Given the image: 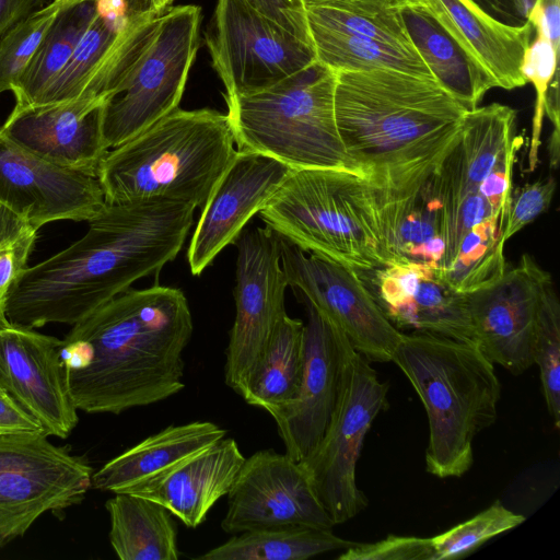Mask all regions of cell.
I'll return each mask as SVG.
<instances>
[{
    "label": "cell",
    "mask_w": 560,
    "mask_h": 560,
    "mask_svg": "<svg viewBox=\"0 0 560 560\" xmlns=\"http://www.w3.org/2000/svg\"><path fill=\"white\" fill-rule=\"evenodd\" d=\"M195 209L174 199L106 202L80 240L23 270L7 300L8 323L73 326L137 280L158 276L180 252Z\"/></svg>",
    "instance_id": "1"
},
{
    "label": "cell",
    "mask_w": 560,
    "mask_h": 560,
    "mask_svg": "<svg viewBox=\"0 0 560 560\" xmlns=\"http://www.w3.org/2000/svg\"><path fill=\"white\" fill-rule=\"evenodd\" d=\"M191 335L182 290L153 285L118 294L61 340L72 404L89 413L119 415L179 393Z\"/></svg>",
    "instance_id": "2"
},
{
    "label": "cell",
    "mask_w": 560,
    "mask_h": 560,
    "mask_svg": "<svg viewBox=\"0 0 560 560\" xmlns=\"http://www.w3.org/2000/svg\"><path fill=\"white\" fill-rule=\"evenodd\" d=\"M335 118L358 171L386 196L418 189L459 139L468 109L434 79L335 71Z\"/></svg>",
    "instance_id": "3"
},
{
    "label": "cell",
    "mask_w": 560,
    "mask_h": 560,
    "mask_svg": "<svg viewBox=\"0 0 560 560\" xmlns=\"http://www.w3.org/2000/svg\"><path fill=\"white\" fill-rule=\"evenodd\" d=\"M392 362L421 399L429 423L427 471L460 477L474 463L477 434L498 416L500 382L476 343L415 331L404 334Z\"/></svg>",
    "instance_id": "4"
},
{
    "label": "cell",
    "mask_w": 560,
    "mask_h": 560,
    "mask_svg": "<svg viewBox=\"0 0 560 560\" xmlns=\"http://www.w3.org/2000/svg\"><path fill=\"white\" fill-rule=\"evenodd\" d=\"M236 152L228 115L177 108L110 149L96 177L108 203L174 199L202 208Z\"/></svg>",
    "instance_id": "5"
},
{
    "label": "cell",
    "mask_w": 560,
    "mask_h": 560,
    "mask_svg": "<svg viewBox=\"0 0 560 560\" xmlns=\"http://www.w3.org/2000/svg\"><path fill=\"white\" fill-rule=\"evenodd\" d=\"M258 214L298 248L359 273L389 265L380 191L359 173L292 170Z\"/></svg>",
    "instance_id": "6"
},
{
    "label": "cell",
    "mask_w": 560,
    "mask_h": 560,
    "mask_svg": "<svg viewBox=\"0 0 560 560\" xmlns=\"http://www.w3.org/2000/svg\"><path fill=\"white\" fill-rule=\"evenodd\" d=\"M334 93L335 71L315 60L271 86L225 98L237 149L270 156L292 170L361 174L340 139Z\"/></svg>",
    "instance_id": "7"
},
{
    "label": "cell",
    "mask_w": 560,
    "mask_h": 560,
    "mask_svg": "<svg viewBox=\"0 0 560 560\" xmlns=\"http://www.w3.org/2000/svg\"><path fill=\"white\" fill-rule=\"evenodd\" d=\"M340 378L336 405L317 446L299 463L335 525L368 504L357 485V464L373 421L387 405L388 386L339 329Z\"/></svg>",
    "instance_id": "8"
},
{
    "label": "cell",
    "mask_w": 560,
    "mask_h": 560,
    "mask_svg": "<svg viewBox=\"0 0 560 560\" xmlns=\"http://www.w3.org/2000/svg\"><path fill=\"white\" fill-rule=\"evenodd\" d=\"M200 8L165 11L127 72L117 94L102 112L107 149L135 138L178 108L198 49Z\"/></svg>",
    "instance_id": "9"
},
{
    "label": "cell",
    "mask_w": 560,
    "mask_h": 560,
    "mask_svg": "<svg viewBox=\"0 0 560 560\" xmlns=\"http://www.w3.org/2000/svg\"><path fill=\"white\" fill-rule=\"evenodd\" d=\"M92 467L44 432L0 435V548L23 536L46 512L79 504Z\"/></svg>",
    "instance_id": "10"
},
{
    "label": "cell",
    "mask_w": 560,
    "mask_h": 560,
    "mask_svg": "<svg viewBox=\"0 0 560 560\" xmlns=\"http://www.w3.org/2000/svg\"><path fill=\"white\" fill-rule=\"evenodd\" d=\"M225 98L271 86L316 60L311 43L266 19L244 0H218L207 37Z\"/></svg>",
    "instance_id": "11"
},
{
    "label": "cell",
    "mask_w": 560,
    "mask_h": 560,
    "mask_svg": "<svg viewBox=\"0 0 560 560\" xmlns=\"http://www.w3.org/2000/svg\"><path fill=\"white\" fill-rule=\"evenodd\" d=\"M233 244L237 248L236 314L226 348L224 382L240 395L287 314L288 281L281 266L280 236L270 228L243 230Z\"/></svg>",
    "instance_id": "12"
},
{
    "label": "cell",
    "mask_w": 560,
    "mask_h": 560,
    "mask_svg": "<svg viewBox=\"0 0 560 560\" xmlns=\"http://www.w3.org/2000/svg\"><path fill=\"white\" fill-rule=\"evenodd\" d=\"M288 285L299 290L370 362H390L404 332L386 317L360 273L280 237Z\"/></svg>",
    "instance_id": "13"
},
{
    "label": "cell",
    "mask_w": 560,
    "mask_h": 560,
    "mask_svg": "<svg viewBox=\"0 0 560 560\" xmlns=\"http://www.w3.org/2000/svg\"><path fill=\"white\" fill-rule=\"evenodd\" d=\"M226 495L228 510L221 527L229 534L335 526L304 468L285 453L261 450L245 457Z\"/></svg>",
    "instance_id": "14"
},
{
    "label": "cell",
    "mask_w": 560,
    "mask_h": 560,
    "mask_svg": "<svg viewBox=\"0 0 560 560\" xmlns=\"http://www.w3.org/2000/svg\"><path fill=\"white\" fill-rule=\"evenodd\" d=\"M516 112L492 103L467 112L458 141L434 173L441 200L481 197L506 220L521 139Z\"/></svg>",
    "instance_id": "15"
},
{
    "label": "cell",
    "mask_w": 560,
    "mask_h": 560,
    "mask_svg": "<svg viewBox=\"0 0 560 560\" xmlns=\"http://www.w3.org/2000/svg\"><path fill=\"white\" fill-rule=\"evenodd\" d=\"M551 276L525 254L493 284L467 295L475 343L493 364L521 374L534 364L541 293Z\"/></svg>",
    "instance_id": "16"
},
{
    "label": "cell",
    "mask_w": 560,
    "mask_h": 560,
    "mask_svg": "<svg viewBox=\"0 0 560 560\" xmlns=\"http://www.w3.org/2000/svg\"><path fill=\"white\" fill-rule=\"evenodd\" d=\"M106 200L97 177L37 158L0 137V205L40 229L90 221Z\"/></svg>",
    "instance_id": "17"
},
{
    "label": "cell",
    "mask_w": 560,
    "mask_h": 560,
    "mask_svg": "<svg viewBox=\"0 0 560 560\" xmlns=\"http://www.w3.org/2000/svg\"><path fill=\"white\" fill-rule=\"evenodd\" d=\"M62 341L35 329L0 327V387L42 427L67 438L78 423L70 398Z\"/></svg>",
    "instance_id": "18"
},
{
    "label": "cell",
    "mask_w": 560,
    "mask_h": 560,
    "mask_svg": "<svg viewBox=\"0 0 560 560\" xmlns=\"http://www.w3.org/2000/svg\"><path fill=\"white\" fill-rule=\"evenodd\" d=\"M291 172L276 159L237 149L202 206L190 238L187 260L192 275L199 276L223 248L234 243Z\"/></svg>",
    "instance_id": "19"
},
{
    "label": "cell",
    "mask_w": 560,
    "mask_h": 560,
    "mask_svg": "<svg viewBox=\"0 0 560 560\" xmlns=\"http://www.w3.org/2000/svg\"><path fill=\"white\" fill-rule=\"evenodd\" d=\"M105 104L79 94L60 103L13 108L0 126V137L37 158L96 177L109 151L102 130Z\"/></svg>",
    "instance_id": "20"
},
{
    "label": "cell",
    "mask_w": 560,
    "mask_h": 560,
    "mask_svg": "<svg viewBox=\"0 0 560 560\" xmlns=\"http://www.w3.org/2000/svg\"><path fill=\"white\" fill-rule=\"evenodd\" d=\"M304 363L295 396L268 411L276 422L285 454L295 462L306 457L322 440L339 389V328L305 302Z\"/></svg>",
    "instance_id": "21"
},
{
    "label": "cell",
    "mask_w": 560,
    "mask_h": 560,
    "mask_svg": "<svg viewBox=\"0 0 560 560\" xmlns=\"http://www.w3.org/2000/svg\"><path fill=\"white\" fill-rule=\"evenodd\" d=\"M373 272L372 294L396 328L475 343L467 295L452 288L436 270L394 264Z\"/></svg>",
    "instance_id": "22"
},
{
    "label": "cell",
    "mask_w": 560,
    "mask_h": 560,
    "mask_svg": "<svg viewBox=\"0 0 560 560\" xmlns=\"http://www.w3.org/2000/svg\"><path fill=\"white\" fill-rule=\"evenodd\" d=\"M244 460L237 442L224 436L128 493L162 505L186 527L196 528L229 493Z\"/></svg>",
    "instance_id": "23"
},
{
    "label": "cell",
    "mask_w": 560,
    "mask_h": 560,
    "mask_svg": "<svg viewBox=\"0 0 560 560\" xmlns=\"http://www.w3.org/2000/svg\"><path fill=\"white\" fill-rule=\"evenodd\" d=\"M450 34L486 70L495 88L514 90L526 81L523 55L534 33L529 22L510 25L474 0H425Z\"/></svg>",
    "instance_id": "24"
},
{
    "label": "cell",
    "mask_w": 560,
    "mask_h": 560,
    "mask_svg": "<svg viewBox=\"0 0 560 560\" xmlns=\"http://www.w3.org/2000/svg\"><path fill=\"white\" fill-rule=\"evenodd\" d=\"M412 46L433 79L468 110L495 88L486 70L436 19L425 0H397Z\"/></svg>",
    "instance_id": "25"
},
{
    "label": "cell",
    "mask_w": 560,
    "mask_h": 560,
    "mask_svg": "<svg viewBox=\"0 0 560 560\" xmlns=\"http://www.w3.org/2000/svg\"><path fill=\"white\" fill-rule=\"evenodd\" d=\"M225 435L226 431L211 421L168 425L104 464L93 472L92 487L112 493H128L209 448Z\"/></svg>",
    "instance_id": "26"
},
{
    "label": "cell",
    "mask_w": 560,
    "mask_h": 560,
    "mask_svg": "<svg viewBox=\"0 0 560 560\" xmlns=\"http://www.w3.org/2000/svg\"><path fill=\"white\" fill-rule=\"evenodd\" d=\"M380 200L389 265H420L439 272L445 258V236L434 174L405 196L392 197L380 191Z\"/></svg>",
    "instance_id": "27"
},
{
    "label": "cell",
    "mask_w": 560,
    "mask_h": 560,
    "mask_svg": "<svg viewBox=\"0 0 560 560\" xmlns=\"http://www.w3.org/2000/svg\"><path fill=\"white\" fill-rule=\"evenodd\" d=\"M106 501L109 542L120 560H177V526L162 505L131 494L114 493Z\"/></svg>",
    "instance_id": "28"
},
{
    "label": "cell",
    "mask_w": 560,
    "mask_h": 560,
    "mask_svg": "<svg viewBox=\"0 0 560 560\" xmlns=\"http://www.w3.org/2000/svg\"><path fill=\"white\" fill-rule=\"evenodd\" d=\"M304 326L288 314L281 317L240 394L248 405L268 412L295 396L303 372Z\"/></svg>",
    "instance_id": "29"
},
{
    "label": "cell",
    "mask_w": 560,
    "mask_h": 560,
    "mask_svg": "<svg viewBox=\"0 0 560 560\" xmlns=\"http://www.w3.org/2000/svg\"><path fill=\"white\" fill-rule=\"evenodd\" d=\"M354 544L328 528L290 526L234 534L225 542L196 559L306 560L322 553L345 550Z\"/></svg>",
    "instance_id": "30"
},
{
    "label": "cell",
    "mask_w": 560,
    "mask_h": 560,
    "mask_svg": "<svg viewBox=\"0 0 560 560\" xmlns=\"http://www.w3.org/2000/svg\"><path fill=\"white\" fill-rule=\"evenodd\" d=\"M100 0H75L55 19L12 91L13 108L35 105L62 70L98 11Z\"/></svg>",
    "instance_id": "31"
},
{
    "label": "cell",
    "mask_w": 560,
    "mask_h": 560,
    "mask_svg": "<svg viewBox=\"0 0 560 560\" xmlns=\"http://www.w3.org/2000/svg\"><path fill=\"white\" fill-rule=\"evenodd\" d=\"M305 14L307 25L352 34L417 54L398 11L397 0H311L305 1Z\"/></svg>",
    "instance_id": "32"
},
{
    "label": "cell",
    "mask_w": 560,
    "mask_h": 560,
    "mask_svg": "<svg viewBox=\"0 0 560 560\" xmlns=\"http://www.w3.org/2000/svg\"><path fill=\"white\" fill-rule=\"evenodd\" d=\"M307 28L316 60L332 71L393 69L433 79L417 54L317 25Z\"/></svg>",
    "instance_id": "33"
},
{
    "label": "cell",
    "mask_w": 560,
    "mask_h": 560,
    "mask_svg": "<svg viewBox=\"0 0 560 560\" xmlns=\"http://www.w3.org/2000/svg\"><path fill=\"white\" fill-rule=\"evenodd\" d=\"M505 224L489 219L469 231L453 258L439 275L456 291L469 294L497 282L508 270L504 257Z\"/></svg>",
    "instance_id": "34"
},
{
    "label": "cell",
    "mask_w": 560,
    "mask_h": 560,
    "mask_svg": "<svg viewBox=\"0 0 560 560\" xmlns=\"http://www.w3.org/2000/svg\"><path fill=\"white\" fill-rule=\"evenodd\" d=\"M125 22L124 16L114 15L100 1L97 13L85 30L70 59L35 105L75 98L81 93L91 71L116 40Z\"/></svg>",
    "instance_id": "35"
},
{
    "label": "cell",
    "mask_w": 560,
    "mask_h": 560,
    "mask_svg": "<svg viewBox=\"0 0 560 560\" xmlns=\"http://www.w3.org/2000/svg\"><path fill=\"white\" fill-rule=\"evenodd\" d=\"M548 412L560 427V305L552 280L545 287L538 306L533 347Z\"/></svg>",
    "instance_id": "36"
},
{
    "label": "cell",
    "mask_w": 560,
    "mask_h": 560,
    "mask_svg": "<svg viewBox=\"0 0 560 560\" xmlns=\"http://www.w3.org/2000/svg\"><path fill=\"white\" fill-rule=\"evenodd\" d=\"M73 1H50L0 38V94L14 90L58 13Z\"/></svg>",
    "instance_id": "37"
},
{
    "label": "cell",
    "mask_w": 560,
    "mask_h": 560,
    "mask_svg": "<svg viewBox=\"0 0 560 560\" xmlns=\"http://www.w3.org/2000/svg\"><path fill=\"white\" fill-rule=\"evenodd\" d=\"M526 517L505 508L499 500L471 518L432 537L433 560H451L472 552L489 539L518 525Z\"/></svg>",
    "instance_id": "38"
},
{
    "label": "cell",
    "mask_w": 560,
    "mask_h": 560,
    "mask_svg": "<svg viewBox=\"0 0 560 560\" xmlns=\"http://www.w3.org/2000/svg\"><path fill=\"white\" fill-rule=\"evenodd\" d=\"M38 230L0 205V327L10 325L5 317L7 300L27 267Z\"/></svg>",
    "instance_id": "39"
},
{
    "label": "cell",
    "mask_w": 560,
    "mask_h": 560,
    "mask_svg": "<svg viewBox=\"0 0 560 560\" xmlns=\"http://www.w3.org/2000/svg\"><path fill=\"white\" fill-rule=\"evenodd\" d=\"M559 48L539 35H536L527 46L522 63L521 73L526 83H532L536 92L532 135L528 149V171L536 170L539 163V147L542 119L545 116V102L548 89L558 75Z\"/></svg>",
    "instance_id": "40"
},
{
    "label": "cell",
    "mask_w": 560,
    "mask_h": 560,
    "mask_svg": "<svg viewBox=\"0 0 560 560\" xmlns=\"http://www.w3.org/2000/svg\"><path fill=\"white\" fill-rule=\"evenodd\" d=\"M340 560H433L431 538L389 535L376 542H355L342 550Z\"/></svg>",
    "instance_id": "41"
},
{
    "label": "cell",
    "mask_w": 560,
    "mask_h": 560,
    "mask_svg": "<svg viewBox=\"0 0 560 560\" xmlns=\"http://www.w3.org/2000/svg\"><path fill=\"white\" fill-rule=\"evenodd\" d=\"M555 190L556 180L548 177L526 184L512 195L503 232L505 243L549 208Z\"/></svg>",
    "instance_id": "42"
},
{
    "label": "cell",
    "mask_w": 560,
    "mask_h": 560,
    "mask_svg": "<svg viewBox=\"0 0 560 560\" xmlns=\"http://www.w3.org/2000/svg\"><path fill=\"white\" fill-rule=\"evenodd\" d=\"M255 11L290 32L302 40L311 43L304 0H244ZM312 44V43H311Z\"/></svg>",
    "instance_id": "43"
},
{
    "label": "cell",
    "mask_w": 560,
    "mask_h": 560,
    "mask_svg": "<svg viewBox=\"0 0 560 560\" xmlns=\"http://www.w3.org/2000/svg\"><path fill=\"white\" fill-rule=\"evenodd\" d=\"M528 22L535 35L549 39L559 48L560 0H538L530 11Z\"/></svg>",
    "instance_id": "44"
},
{
    "label": "cell",
    "mask_w": 560,
    "mask_h": 560,
    "mask_svg": "<svg viewBox=\"0 0 560 560\" xmlns=\"http://www.w3.org/2000/svg\"><path fill=\"white\" fill-rule=\"evenodd\" d=\"M21 432H43V429L0 387V435Z\"/></svg>",
    "instance_id": "45"
},
{
    "label": "cell",
    "mask_w": 560,
    "mask_h": 560,
    "mask_svg": "<svg viewBox=\"0 0 560 560\" xmlns=\"http://www.w3.org/2000/svg\"><path fill=\"white\" fill-rule=\"evenodd\" d=\"M48 3V0H0V38Z\"/></svg>",
    "instance_id": "46"
},
{
    "label": "cell",
    "mask_w": 560,
    "mask_h": 560,
    "mask_svg": "<svg viewBox=\"0 0 560 560\" xmlns=\"http://www.w3.org/2000/svg\"><path fill=\"white\" fill-rule=\"evenodd\" d=\"M503 22L523 25L528 22L532 9L538 0H497Z\"/></svg>",
    "instance_id": "47"
},
{
    "label": "cell",
    "mask_w": 560,
    "mask_h": 560,
    "mask_svg": "<svg viewBox=\"0 0 560 560\" xmlns=\"http://www.w3.org/2000/svg\"><path fill=\"white\" fill-rule=\"evenodd\" d=\"M125 21L137 23L160 16L159 0H119Z\"/></svg>",
    "instance_id": "48"
},
{
    "label": "cell",
    "mask_w": 560,
    "mask_h": 560,
    "mask_svg": "<svg viewBox=\"0 0 560 560\" xmlns=\"http://www.w3.org/2000/svg\"><path fill=\"white\" fill-rule=\"evenodd\" d=\"M474 1L477 2L482 9H485L491 15L497 14L498 16H501V12H500L499 4H498L497 0H474Z\"/></svg>",
    "instance_id": "49"
},
{
    "label": "cell",
    "mask_w": 560,
    "mask_h": 560,
    "mask_svg": "<svg viewBox=\"0 0 560 560\" xmlns=\"http://www.w3.org/2000/svg\"><path fill=\"white\" fill-rule=\"evenodd\" d=\"M174 0H159L158 3V10L159 13L162 15L165 10L173 3Z\"/></svg>",
    "instance_id": "50"
},
{
    "label": "cell",
    "mask_w": 560,
    "mask_h": 560,
    "mask_svg": "<svg viewBox=\"0 0 560 560\" xmlns=\"http://www.w3.org/2000/svg\"><path fill=\"white\" fill-rule=\"evenodd\" d=\"M304 1H311V0H304Z\"/></svg>",
    "instance_id": "51"
}]
</instances>
